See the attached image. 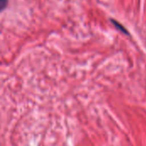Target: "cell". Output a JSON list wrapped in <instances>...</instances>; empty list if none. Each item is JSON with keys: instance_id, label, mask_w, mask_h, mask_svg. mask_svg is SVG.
<instances>
[{"instance_id": "7a4b0ae2", "label": "cell", "mask_w": 146, "mask_h": 146, "mask_svg": "<svg viewBox=\"0 0 146 146\" xmlns=\"http://www.w3.org/2000/svg\"><path fill=\"white\" fill-rule=\"evenodd\" d=\"M8 5V0H0V12L6 9Z\"/></svg>"}, {"instance_id": "6da1fadb", "label": "cell", "mask_w": 146, "mask_h": 146, "mask_svg": "<svg viewBox=\"0 0 146 146\" xmlns=\"http://www.w3.org/2000/svg\"><path fill=\"white\" fill-rule=\"evenodd\" d=\"M111 22L115 25V27L118 29V30H120L121 32H122V33H124L125 34H129V33H128V31L120 23V22H118L117 21H115V19H111Z\"/></svg>"}]
</instances>
